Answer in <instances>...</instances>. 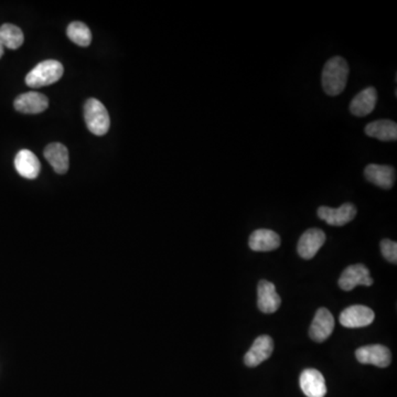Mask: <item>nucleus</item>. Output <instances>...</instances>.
<instances>
[{
	"instance_id": "obj_3",
	"label": "nucleus",
	"mask_w": 397,
	"mask_h": 397,
	"mask_svg": "<svg viewBox=\"0 0 397 397\" xmlns=\"http://www.w3.org/2000/svg\"><path fill=\"white\" fill-rule=\"evenodd\" d=\"M84 119L88 131L95 136H104L109 131L111 119L107 109L102 102L90 98L84 105Z\"/></svg>"
},
{
	"instance_id": "obj_17",
	"label": "nucleus",
	"mask_w": 397,
	"mask_h": 397,
	"mask_svg": "<svg viewBox=\"0 0 397 397\" xmlns=\"http://www.w3.org/2000/svg\"><path fill=\"white\" fill-rule=\"evenodd\" d=\"M43 155L57 174H64L68 172L70 157H69L68 148L64 145L60 143H50L45 149Z\"/></svg>"
},
{
	"instance_id": "obj_2",
	"label": "nucleus",
	"mask_w": 397,
	"mask_h": 397,
	"mask_svg": "<svg viewBox=\"0 0 397 397\" xmlns=\"http://www.w3.org/2000/svg\"><path fill=\"white\" fill-rule=\"evenodd\" d=\"M64 68L59 61L46 60L39 63L25 76L29 88H40L54 84L62 78Z\"/></svg>"
},
{
	"instance_id": "obj_10",
	"label": "nucleus",
	"mask_w": 397,
	"mask_h": 397,
	"mask_svg": "<svg viewBox=\"0 0 397 397\" xmlns=\"http://www.w3.org/2000/svg\"><path fill=\"white\" fill-rule=\"evenodd\" d=\"M326 242V234L319 229H309L302 234L298 242L297 251L304 259H312L316 256Z\"/></svg>"
},
{
	"instance_id": "obj_18",
	"label": "nucleus",
	"mask_w": 397,
	"mask_h": 397,
	"mask_svg": "<svg viewBox=\"0 0 397 397\" xmlns=\"http://www.w3.org/2000/svg\"><path fill=\"white\" fill-rule=\"evenodd\" d=\"M249 247L254 251H271L280 247V237L272 230L259 229L249 237Z\"/></svg>"
},
{
	"instance_id": "obj_12",
	"label": "nucleus",
	"mask_w": 397,
	"mask_h": 397,
	"mask_svg": "<svg viewBox=\"0 0 397 397\" xmlns=\"http://www.w3.org/2000/svg\"><path fill=\"white\" fill-rule=\"evenodd\" d=\"M257 296V306L264 314H274L280 307V297L277 294L275 285L268 280L263 279L259 283Z\"/></svg>"
},
{
	"instance_id": "obj_4",
	"label": "nucleus",
	"mask_w": 397,
	"mask_h": 397,
	"mask_svg": "<svg viewBox=\"0 0 397 397\" xmlns=\"http://www.w3.org/2000/svg\"><path fill=\"white\" fill-rule=\"evenodd\" d=\"M375 319V314L369 307L353 304L340 314V324L345 328L367 327Z\"/></svg>"
},
{
	"instance_id": "obj_8",
	"label": "nucleus",
	"mask_w": 397,
	"mask_h": 397,
	"mask_svg": "<svg viewBox=\"0 0 397 397\" xmlns=\"http://www.w3.org/2000/svg\"><path fill=\"white\" fill-rule=\"evenodd\" d=\"M333 329H335V319L331 312L327 308L318 309L314 321L310 326L309 336L312 340L321 343L331 336Z\"/></svg>"
},
{
	"instance_id": "obj_15",
	"label": "nucleus",
	"mask_w": 397,
	"mask_h": 397,
	"mask_svg": "<svg viewBox=\"0 0 397 397\" xmlns=\"http://www.w3.org/2000/svg\"><path fill=\"white\" fill-rule=\"evenodd\" d=\"M15 168L23 178L33 180L40 174L41 164L38 157L28 149H23L15 158Z\"/></svg>"
},
{
	"instance_id": "obj_23",
	"label": "nucleus",
	"mask_w": 397,
	"mask_h": 397,
	"mask_svg": "<svg viewBox=\"0 0 397 397\" xmlns=\"http://www.w3.org/2000/svg\"><path fill=\"white\" fill-rule=\"evenodd\" d=\"M3 54H4V46L3 45H1V42H0V58L3 57Z\"/></svg>"
},
{
	"instance_id": "obj_6",
	"label": "nucleus",
	"mask_w": 397,
	"mask_h": 397,
	"mask_svg": "<svg viewBox=\"0 0 397 397\" xmlns=\"http://www.w3.org/2000/svg\"><path fill=\"white\" fill-rule=\"evenodd\" d=\"M357 361L362 365H372L377 367H386L391 365L392 355L389 348L382 345H365L355 351Z\"/></svg>"
},
{
	"instance_id": "obj_5",
	"label": "nucleus",
	"mask_w": 397,
	"mask_h": 397,
	"mask_svg": "<svg viewBox=\"0 0 397 397\" xmlns=\"http://www.w3.org/2000/svg\"><path fill=\"white\" fill-rule=\"evenodd\" d=\"M371 286L373 285V278L369 275L367 267L363 264L351 265L345 269L339 279V286L342 290L350 292L355 290V287Z\"/></svg>"
},
{
	"instance_id": "obj_14",
	"label": "nucleus",
	"mask_w": 397,
	"mask_h": 397,
	"mask_svg": "<svg viewBox=\"0 0 397 397\" xmlns=\"http://www.w3.org/2000/svg\"><path fill=\"white\" fill-rule=\"evenodd\" d=\"M365 176L371 184L389 190L394 186L396 172L392 166L371 164L365 167Z\"/></svg>"
},
{
	"instance_id": "obj_16",
	"label": "nucleus",
	"mask_w": 397,
	"mask_h": 397,
	"mask_svg": "<svg viewBox=\"0 0 397 397\" xmlns=\"http://www.w3.org/2000/svg\"><path fill=\"white\" fill-rule=\"evenodd\" d=\"M377 101V92L375 88L369 86L357 93L350 104V112L357 117L369 115L374 111Z\"/></svg>"
},
{
	"instance_id": "obj_22",
	"label": "nucleus",
	"mask_w": 397,
	"mask_h": 397,
	"mask_svg": "<svg viewBox=\"0 0 397 397\" xmlns=\"http://www.w3.org/2000/svg\"><path fill=\"white\" fill-rule=\"evenodd\" d=\"M381 251L383 256L393 264L397 263V243L391 239H383L381 242Z\"/></svg>"
},
{
	"instance_id": "obj_21",
	"label": "nucleus",
	"mask_w": 397,
	"mask_h": 397,
	"mask_svg": "<svg viewBox=\"0 0 397 397\" xmlns=\"http://www.w3.org/2000/svg\"><path fill=\"white\" fill-rule=\"evenodd\" d=\"M66 35H68L69 39L78 46L85 48L91 45L92 32L85 23H80V21L71 23L66 29Z\"/></svg>"
},
{
	"instance_id": "obj_9",
	"label": "nucleus",
	"mask_w": 397,
	"mask_h": 397,
	"mask_svg": "<svg viewBox=\"0 0 397 397\" xmlns=\"http://www.w3.org/2000/svg\"><path fill=\"white\" fill-rule=\"evenodd\" d=\"M300 387L307 397H324L327 394V386L324 375L316 369L302 371L300 379Z\"/></svg>"
},
{
	"instance_id": "obj_11",
	"label": "nucleus",
	"mask_w": 397,
	"mask_h": 397,
	"mask_svg": "<svg viewBox=\"0 0 397 397\" xmlns=\"http://www.w3.org/2000/svg\"><path fill=\"white\" fill-rule=\"evenodd\" d=\"M274 350V341L269 336H261L255 340L251 349L244 357V363L249 367H255L269 359Z\"/></svg>"
},
{
	"instance_id": "obj_20",
	"label": "nucleus",
	"mask_w": 397,
	"mask_h": 397,
	"mask_svg": "<svg viewBox=\"0 0 397 397\" xmlns=\"http://www.w3.org/2000/svg\"><path fill=\"white\" fill-rule=\"evenodd\" d=\"M25 41V35L17 25L5 23L0 27V42L6 48L16 50L20 48Z\"/></svg>"
},
{
	"instance_id": "obj_7",
	"label": "nucleus",
	"mask_w": 397,
	"mask_h": 397,
	"mask_svg": "<svg viewBox=\"0 0 397 397\" xmlns=\"http://www.w3.org/2000/svg\"><path fill=\"white\" fill-rule=\"evenodd\" d=\"M357 208L352 203L342 204L338 209L329 206H320L318 209L319 219L327 222L332 227H343L357 216Z\"/></svg>"
},
{
	"instance_id": "obj_13",
	"label": "nucleus",
	"mask_w": 397,
	"mask_h": 397,
	"mask_svg": "<svg viewBox=\"0 0 397 397\" xmlns=\"http://www.w3.org/2000/svg\"><path fill=\"white\" fill-rule=\"evenodd\" d=\"M13 106L20 113L40 114L49 107V100L38 92H27L16 98Z\"/></svg>"
},
{
	"instance_id": "obj_1",
	"label": "nucleus",
	"mask_w": 397,
	"mask_h": 397,
	"mask_svg": "<svg viewBox=\"0 0 397 397\" xmlns=\"http://www.w3.org/2000/svg\"><path fill=\"white\" fill-rule=\"evenodd\" d=\"M349 73V64L345 59L333 57L328 60L324 64L321 76L322 88L326 94L337 96L345 91Z\"/></svg>"
},
{
	"instance_id": "obj_19",
	"label": "nucleus",
	"mask_w": 397,
	"mask_h": 397,
	"mask_svg": "<svg viewBox=\"0 0 397 397\" xmlns=\"http://www.w3.org/2000/svg\"><path fill=\"white\" fill-rule=\"evenodd\" d=\"M365 134L367 136L379 139L382 141H396L397 125L390 119H380L372 122L365 126Z\"/></svg>"
}]
</instances>
